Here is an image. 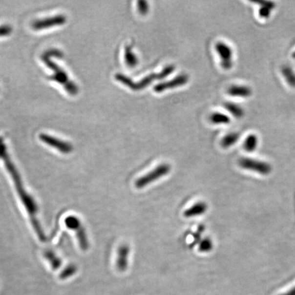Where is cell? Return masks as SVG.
Returning <instances> with one entry per match:
<instances>
[{
    "label": "cell",
    "instance_id": "obj_1",
    "mask_svg": "<svg viewBox=\"0 0 295 295\" xmlns=\"http://www.w3.org/2000/svg\"><path fill=\"white\" fill-rule=\"evenodd\" d=\"M0 159H2L4 162L5 166L7 168V170L10 173V176L13 178L15 187H16L17 193L20 195L23 205L25 206L27 211L30 215L31 221L32 223L37 221L36 217L38 211V206L34 198L31 195H29L23 188V183H22L21 178L18 171L15 168V165L12 162L11 159L8 155L7 152L6 145L3 142V139L0 138Z\"/></svg>",
    "mask_w": 295,
    "mask_h": 295
},
{
    "label": "cell",
    "instance_id": "obj_2",
    "mask_svg": "<svg viewBox=\"0 0 295 295\" xmlns=\"http://www.w3.org/2000/svg\"><path fill=\"white\" fill-rule=\"evenodd\" d=\"M63 56H64V54L61 51L58 50L57 49H51L46 51L44 54H42L41 56V59L43 63H45L47 67L50 68L54 72L52 75L48 77V79L61 84L70 95L75 96L78 93V87L73 81L70 80L66 72L60 67L58 64L51 61V58H62Z\"/></svg>",
    "mask_w": 295,
    "mask_h": 295
},
{
    "label": "cell",
    "instance_id": "obj_3",
    "mask_svg": "<svg viewBox=\"0 0 295 295\" xmlns=\"http://www.w3.org/2000/svg\"><path fill=\"white\" fill-rule=\"evenodd\" d=\"M175 69H176V67L174 65H168L160 73L150 74V75L146 76L145 78L138 81V82H134L127 75L121 73L116 74L115 78L120 83L123 84L125 86L131 89V90L140 91L144 90L147 86H149L150 84L153 83L155 81L163 80V79L169 76L174 72Z\"/></svg>",
    "mask_w": 295,
    "mask_h": 295
},
{
    "label": "cell",
    "instance_id": "obj_4",
    "mask_svg": "<svg viewBox=\"0 0 295 295\" xmlns=\"http://www.w3.org/2000/svg\"><path fill=\"white\" fill-rule=\"evenodd\" d=\"M171 170V167L168 164H162L154 168L153 170L150 171L145 176L139 178L135 181V185L138 189H143L154 183L157 180L166 176Z\"/></svg>",
    "mask_w": 295,
    "mask_h": 295
},
{
    "label": "cell",
    "instance_id": "obj_5",
    "mask_svg": "<svg viewBox=\"0 0 295 295\" xmlns=\"http://www.w3.org/2000/svg\"><path fill=\"white\" fill-rule=\"evenodd\" d=\"M215 50L220 58L221 67L225 70L231 69L233 66V51L231 46L219 41L215 44Z\"/></svg>",
    "mask_w": 295,
    "mask_h": 295
},
{
    "label": "cell",
    "instance_id": "obj_6",
    "mask_svg": "<svg viewBox=\"0 0 295 295\" xmlns=\"http://www.w3.org/2000/svg\"><path fill=\"white\" fill-rule=\"evenodd\" d=\"M238 164L243 169L255 171L260 174L267 175L272 171L270 165L262 161L255 160L250 158H242L238 161Z\"/></svg>",
    "mask_w": 295,
    "mask_h": 295
},
{
    "label": "cell",
    "instance_id": "obj_7",
    "mask_svg": "<svg viewBox=\"0 0 295 295\" xmlns=\"http://www.w3.org/2000/svg\"><path fill=\"white\" fill-rule=\"evenodd\" d=\"M189 80L190 78L187 74H181L170 80L157 84L154 87V90L157 93H162L166 91L172 90L186 85L188 83Z\"/></svg>",
    "mask_w": 295,
    "mask_h": 295
},
{
    "label": "cell",
    "instance_id": "obj_8",
    "mask_svg": "<svg viewBox=\"0 0 295 295\" xmlns=\"http://www.w3.org/2000/svg\"><path fill=\"white\" fill-rule=\"evenodd\" d=\"M66 22V17L64 15H58L42 20L34 21L31 25L34 30H42L51 28V27L64 25Z\"/></svg>",
    "mask_w": 295,
    "mask_h": 295
},
{
    "label": "cell",
    "instance_id": "obj_9",
    "mask_svg": "<svg viewBox=\"0 0 295 295\" xmlns=\"http://www.w3.org/2000/svg\"><path fill=\"white\" fill-rule=\"evenodd\" d=\"M39 138L43 143L56 148V150L63 152V154L70 153L73 150V146L71 144L54 138L51 135L45 134V133H41Z\"/></svg>",
    "mask_w": 295,
    "mask_h": 295
},
{
    "label": "cell",
    "instance_id": "obj_10",
    "mask_svg": "<svg viewBox=\"0 0 295 295\" xmlns=\"http://www.w3.org/2000/svg\"><path fill=\"white\" fill-rule=\"evenodd\" d=\"M130 250L128 245H123L120 247L118 252L117 268L120 272H125L128 265V255Z\"/></svg>",
    "mask_w": 295,
    "mask_h": 295
},
{
    "label": "cell",
    "instance_id": "obj_11",
    "mask_svg": "<svg viewBox=\"0 0 295 295\" xmlns=\"http://www.w3.org/2000/svg\"><path fill=\"white\" fill-rule=\"evenodd\" d=\"M228 93L232 97L247 98L252 95V91L245 85H232L228 87Z\"/></svg>",
    "mask_w": 295,
    "mask_h": 295
},
{
    "label": "cell",
    "instance_id": "obj_12",
    "mask_svg": "<svg viewBox=\"0 0 295 295\" xmlns=\"http://www.w3.org/2000/svg\"><path fill=\"white\" fill-rule=\"evenodd\" d=\"M207 205L204 202H199L192 206L184 212V216L187 218L198 217L204 215L207 211Z\"/></svg>",
    "mask_w": 295,
    "mask_h": 295
},
{
    "label": "cell",
    "instance_id": "obj_13",
    "mask_svg": "<svg viewBox=\"0 0 295 295\" xmlns=\"http://www.w3.org/2000/svg\"><path fill=\"white\" fill-rule=\"evenodd\" d=\"M125 62L126 66L129 68H135L139 64V58L133 51V47L131 45L126 46L125 48L124 52Z\"/></svg>",
    "mask_w": 295,
    "mask_h": 295
},
{
    "label": "cell",
    "instance_id": "obj_14",
    "mask_svg": "<svg viewBox=\"0 0 295 295\" xmlns=\"http://www.w3.org/2000/svg\"><path fill=\"white\" fill-rule=\"evenodd\" d=\"M44 258L47 259L48 261L49 262L51 267H52V269H54V270H58V269H60V267H61V259L58 258L54 252L51 251V250H48V251L44 252Z\"/></svg>",
    "mask_w": 295,
    "mask_h": 295
},
{
    "label": "cell",
    "instance_id": "obj_15",
    "mask_svg": "<svg viewBox=\"0 0 295 295\" xmlns=\"http://www.w3.org/2000/svg\"><path fill=\"white\" fill-rule=\"evenodd\" d=\"M226 110L231 113L234 117L240 118L244 116V111L242 109L241 106L234 104V103L227 102L224 105Z\"/></svg>",
    "mask_w": 295,
    "mask_h": 295
},
{
    "label": "cell",
    "instance_id": "obj_16",
    "mask_svg": "<svg viewBox=\"0 0 295 295\" xmlns=\"http://www.w3.org/2000/svg\"><path fill=\"white\" fill-rule=\"evenodd\" d=\"M240 135L238 133H231L225 135L222 140H221V147L228 148L232 147L237 142L239 139Z\"/></svg>",
    "mask_w": 295,
    "mask_h": 295
},
{
    "label": "cell",
    "instance_id": "obj_17",
    "mask_svg": "<svg viewBox=\"0 0 295 295\" xmlns=\"http://www.w3.org/2000/svg\"><path fill=\"white\" fill-rule=\"evenodd\" d=\"M211 121L215 125H228L231 123V118L221 112H215L210 117Z\"/></svg>",
    "mask_w": 295,
    "mask_h": 295
},
{
    "label": "cell",
    "instance_id": "obj_18",
    "mask_svg": "<svg viewBox=\"0 0 295 295\" xmlns=\"http://www.w3.org/2000/svg\"><path fill=\"white\" fill-rule=\"evenodd\" d=\"M258 137L255 135L252 134L248 135V138L245 139L243 148L248 152H253L258 147Z\"/></svg>",
    "mask_w": 295,
    "mask_h": 295
},
{
    "label": "cell",
    "instance_id": "obj_19",
    "mask_svg": "<svg viewBox=\"0 0 295 295\" xmlns=\"http://www.w3.org/2000/svg\"><path fill=\"white\" fill-rule=\"evenodd\" d=\"M76 232L77 239H78L81 248L83 250H87L89 247L88 240H87L86 233H85L83 226H81Z\"/></svg>",
    "mask_w": 295,
    "mask_h": 295
},
{
    "label": "cell",
    "instance_id": "obj_20",
    "mask_svg": "<svg viewBox=\"0 0 295 295\" xmlns=\"http://www.w3.org/2000/svg\"><path fill=\"white\" fill-rule=\"evenodd\" d=\"M282 73L287 83L291 86L295 87V73L292 68L289 66H284L282 68Z\"/></svg>",
    "mask_w": 295,
    "mask_h": 295
},
{
    "label": "cell",
    "instance_id": "obj_21",
    "mask_svg": "<svg viewBox=\"0 0 295 295\" xmlns=\"http://www.w3.org/2000/svg\"><path fill=\"white\" fill-rule=\"evenodd\" d=\"M65 224H66V227L75 231L82 226L80 219L75 216H68L66 217L65 219Z\"/></svg>",
    "mask_w": 295,
    "mask_h": 295
},
{
    "label": "cell",
    "instance_id": "obj_22",
    "mask_svg": "<svg viewBox=\"0 0 295 295\" xmlns=\"http://www.w3.org/2000/svg\"><path fill=\"white\" fill-rule=\"evenodd\" d=\"M77 272V268L76 266L74 265H68L60 274V278L63 279V280H64V279L69 278V277L75 275Z\"/></svg>",
    "mask_w": 295,
    "mask_h": 295
},
{
    "label": "cell",
    "instance_id": "obj_23",
    "mask_svg": "<svg viewBox=\"0 0 295 295\" xmlns=\"http://www.w3.org/2000/svg\"><path fill=\"white\" fill-rule=\"evenodd\" d=\"M212 248H213V244L211 240L209 238L202 240L199 245V250L204 253L211 251Z\"/></svg>",
    "mask_w": 295,
    "mask_h": 295
},
{
    "label": "cell",
    "instance_id": "obj_24",
    "mask_svg": "<svg viewBox=\"0 0 295 295\" xmlns=\"http://www.w3.org/2000/svg\"><path fill=\"white\" fill-rule=\"evenodd\" d=\"M137 6H138V10L139 13L141 15H147L149 11V3L145 0H141V1H138L137 3Z\"/></svg>",
    "mask_w": 295,
    "mask_h": 295
},
{
    "label": "cell",
    "instance_id": "obj_25",
    "mask_svg": "<svg viewBox=\"0 0 295 295\" xmlns=\"http://www.w3.org/2000/svg\"><path fill=\"white\" fill-rule=\"evenodd\" d=\"M13 32V27L9 25H3L0 26V37H7Z\"/></svg>",
    "mask_w": 295,
    "mask_h": 295
},
{
    "label": "cell",
    "instance_id": "obj_26",
    "mask_svg": "<svg viewBox=\"0 0 295 295\" xmlns=\"http://www.w3.org/2000/svg\"><path fill=\"white\" fill-rule=\"evenodd\" d=\"M272 8H269L268 6H261V8L259 10V15L262 18H269L271 15V10Z\"/></svg>",
    "mask_w": 295,
    "mask_h": 295
},
{
    "label": "cell",
    "instance_id": "obj_27",
    "mask_svg": "<svg viewBox=\"0 0 295 295\" xmlns=\"http://www.w3.org/2000/svg\"><path fill=\"white\" fill-rule=\"evenodd\" d=\"M280 295H295V286L293 289L289 290L287 292L283 293V294H281Z\"/></svg>",
    "mask_w": 295,
    "mask_h": 295
},
{
    "label": "cell",
    "instance_id": "obj_28",
    "mask_svg": "<svg viewBox=\"0 0 295 295\" xmlns=\"http://www.w3.org/2000/svg\"><path fill=\"white\" fill-rule=\"evenodd\" d=\"M292 56H293V58H295V52L293 53Z\"/></svg>",
    "mask_w": 295,
    "mask_h": 295
}]
</instances>
